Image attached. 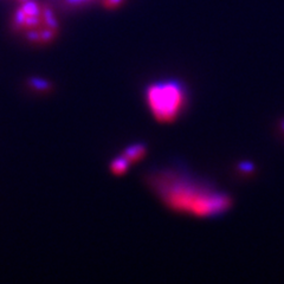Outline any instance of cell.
<instances>
[{
  "label": "cell",
  "instance_id": "8992f818",
  "mask_svg": "<svg viewBox=\"0 0 284 284\" xmlns=\"http://www.w3.org/2000/svg\"><path fill=\"white\" fill-rule=\"evenodd\" d=\"M83 2H85V0H67V3H69V4H73V5H75V4L83 3Z\"/></svg>",
  "mask_w": 284,
  "mask_h": 284
},
{
  "label": "cell",
  "instance_id": "277c9868",
  "mask_svg": "<svg viewBox=\"0 0 284 284\" xmlns=\"http://www.w3.org/2000/svg\"><path fill=\"white\" fill-rule=\"evenodd\" d=\"M129 166L130 163L128 162L122 155H120L119 158L114 159L112 163H110V170H112V173L115 174V175H122V174H124L129 169Z\"/></svg>",
  "mask_w": 284,
  "mask_h": 284
},
{
  "label": "cell",
  "instance_id": "ba28073f",
  "mask_svg": "<svg viewBox=\"0 0 284 284\" xmlns=\"http://www.w3.org/2000/svg\"><path fill=\"white\" fill-rule=\"evenodd\" d=\"M280 128H282V130L284 131V119L280 120Z\"/></svg>",
  "mask_w": 284,
  "mask_h": 284
},
{
  "label": "cell",
  "instance_id": "5b68a950",
  "mask_svg": "<svg viewBox=\"0 0 284 284\" xmlns=\"http://www.w3.org/2000/svg\"><path fill=\"white\" fill-rule=\"evenodd\" d=\"M239 169L241 172L244 173H250V172H254L255 170V165L250 161H246V162H241L239 165Z\"/></svg>",
  "mask_w": 284,
  "mask_h": 284
},
{
  "label": "cell",
  "instance_id": "7a4b0ae2",
  "mask_svg": "<svg viewBox=\"0 0 284 284\" xmlns=\"http://www.w3.org/2000/svg\"><path fill=\"white\" fill-rule=\"evenodd\" d=\"M187 95L179 82L160 81L146 90V103L153 117L160 123H172L186 105Z\"/></svg>",
  "mask_w": 284,
  "mask_h": 284
},
{
  "label": "cell",
  "instance_id": "52a82bcc",
  "mask_svg": "<svg viewBox=\"0 0 284 284\" xmlns=\"http://www.w3.org/2000/svg\"><path fill=\"white\" fill-rule=\"evenodd\" d=\"M121 0H109L110 4H113V5H116V4H119Z\"/></svg>",
  "mask_w": 284,
  "mask_h": 284
},
{
  "label": "cell",
  "instance_id": "6da1fadb",
  "mask_svg": "<svg viewBox=\"0 0 284 284\" xmlns=\"http://www.w3.org/2000/svg\"><path fill=\"white\" fill-rule=\"evenodd\" d=\"M153 191L173 211L198 218L225 213L232 205L224 192L174 170H160L149 178Z\"/></svg>",
  "mask_w": 284,
  "mask_h": 284
},
{
  "label": "cell",
  "instance_id": "3957f363",
  "mask_svg": "<svg viewBox=\"0 0 284 284\" xmlns=\"http://www.w3.org/2000/svg\"><path fill=\"white\" fill-rule=\"evenodd\" d=\"M146 153H147V149H146L145 145L134 144L124 149V152L121 155H122L123 158L131 165V163L141 161V160L145 158Z\"/></svg>",
  "mask_w": 284,
  "mask_h": 284
}]
</instances>
